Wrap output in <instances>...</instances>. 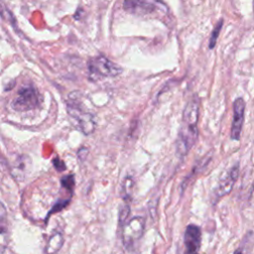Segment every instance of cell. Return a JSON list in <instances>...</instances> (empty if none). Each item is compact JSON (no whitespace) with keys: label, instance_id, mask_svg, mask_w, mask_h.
<instances>
[{"label":"cell","instance_id":"1","mask_svg":"<svg viewBox=\"0 0 254 254\" xmlns=\"http://www.w3.org/2000/svg\"><path fill=\"white\" fill-rule=\"evenodd\" d=\"M198 113L199 98L197 95H193L189 99L184 108L182 124L176 140V152L180 157H185L197 140Z\"/></svg>","mask_w":254,"mask_h":254},{"label":"cell","instance_id":"2","mask_svg":"<svg viewBox=\"0 0 254 254\" xmlns=\"http://www.w3.org/2000/svg\"><path fill=\"white\" fill-rule=\"evenodd\" d=\"M66 111L71 123L84 135L93 133L97 125L95 114L86 110L81 101L70 95L66 101Z\"/></svg>","mask_w":254,"mask_h":254},{"label":"cell","instance_id":"3","mask_svg":"<svg viewBox=\"0 0 254 254\" xmlns=\"http://www.w3.org/2000/svg\"><path fill=\"white\" fill-rule=\"evenodd\" d=\"M88 76L92 81H97L105 77H114L122 72L121 66L111 62L104 56H97L89 60Z\"/></svg>","mask_w":254,"mask_h":254},{"label":"cell","instance_id":"4","mask_svg":"<svg viewBox=\"0 0 254 254\" xmlns=\"http://www.w3.org/2000/svg\"><path fill=\"white\" fill-rule=\"evenodd\" d=\"M41 101L42 98L38 89L34 85L29 84L22 86L18 90L16 96L11 102V107L15 111H29L40 107Z\"/></svg>","mask_w":254,"mask_h":254},{"label":"cell","instance_id":"5","mask_svg":"<svg viewBox=\"0 0 254 254\" xmlns=\"http://www.w3.org/2000/svg\"><path fill=\"white\" fill-rule=\"evenodd\" d=\"M123 8L128 13L136 16L167 11V7L162 0H124Z\"/></svg>","mask_w":254,"mask_h":254},{"label":"cell","instance_id":"6","mask_svg":"<svg viewBox=\"0 0 254 254\" xmlns=\"http://www.w3.org/2000/svg\"><path fill=\"white\" fill-rule=\"evenodd\" d=\"M145 229V219L142 216L131 218L122 230V241L126 249H131L141 239Z\"/></svg>","mask_w":254,"mask_h":254},{"label":"cell","instance_id":"7","mask_svg":"<svg viewBox=\"0 0 254 254\" xmlns=\"http://www.w3.org/2000/svg\"><path fill=\"white\" fill-rule=\"evenodd\" d=\"M239 175V166L238 164L229 169L225 175H223L216 188L214 189V195L216 198L223 197L231 192Z\"/></svg>","mask_w":254,"mask_h":254},{"label":"cell","instance_id":"8","mask_svg":"<svg viewBox=\"0 0 254 254\" xmlns=\"http://www.w3.org/2000/svg\"><path fill=\"white\" fill-rule=\"evenodd\" d=\"M244 112H245V101L242 97H238L233 102V117L230 130V138L234 141L240 139L241 130L244 121Z\"/></svg>","mask_w":254,"mask_h":254},{"label":"cell","instance_id":"9","mask_svg":"<svg viewBox=\"0 0 254 254\" xmlns=\"http://www.w3.org/2000/svg\"><path fill=\"white\" fill-rule=\"evenodd\" d=\"M201 243V231L195 224H189L185 230L184 244L186 250L184 254H198Z\"/></svg>","mask_w":254,"mask_h":254},{"label":"cell","instance_id":"10","mask_svg":"<svg viewBox=\"0 0 254 254\" xmlns=\"http://www.w3.org/2000/svg\"><path fill=\"white\" fill-rule=\"evenodd\" d=\"M64 243V237L63 234L59 231L54 232L48 242H47V246H46V254H57L60 249L62 248Z\"/></svg>","mask_w":254,"mask_h":254},{"label":"cell","instance_id":"11","mask_svg":"<svg viewBox=\"0 0 254 254\" xmlns=\"http://www.w3.org/2000/svg\"><path fill=\"white\" fill-rule=\"evenodd\" d=\"M253 245V232L249 231L246 233L241 241V244L235 249L233 254H250Z\"/></svg>","mask_w":254,"mask_h":254},{"label":"cell","instance_id":"12","mask_svg":"<svg viewBox=\"0 0 254 254\" xmlns=\"http://www.w3.org/2000/svg\"><path fill=\"white\" fill-rule=\"evenodd\" d=\"M133 180L131 177H127L122 185V193H123V197L125 202H128V200H130L131 198V194H132V190H133Z\"/></svg>","mask_w":254,"mask_h":254},{"label":"cell","instance_id":"13","mask_svg":"<svg viewBox=\"0 0 254 254\" xmlns=\"http://www.w3.org/2000/svg\"><path fill=\"white\" fill-rule=\"evenodd\" d=\"M222 25H223V20L220 19L217 24L215 25L214 29L212 30L211 34H210V38H209V42H208V47L209 49H213L215 44H216V41H217V38H218V35L221 31V28H222Z\"/></svg>","mask_w":254,"mask_h":254},{"label":"cell","instance_id":"14","mask_svg":"<svg viewBox=\"0 0 254 254\" xmlns=\"http://www.w3.org/2000/svg\"><path fill=\"white\" fill-rule=\"evenodd\" d=\"M16 164L14 165L13 167V176L15 178H17L18 176H20L19 174L21 173L22 175L25 173V170H26V163H25V158L24 157H19L17 158V161L15 162Z\"/></svg>","mask_w":254,"mask_h":254},{"label":"cell","instance_id":"15","mask_svg":"<svg viewBox=\"0 0 254 254\" xmlns=\"http://www.w3.org/2000/svg\"><path fill=\"white\" fill-rule=\"evenodd\" d=\"M62 186L67 190L68 191L72 192L73 187H74V177L73 175H67L62 178Z\"/></svg>","mask_w":254,"mask_h":254},{"label":"cell","instance_id":"16","mask_svg":"<svg viewBox=\"0 0 254 254\" xmlns=\"http://www.w3.org/2000/svg\"><path fill=\"white\" fill-rule=\"evenodd\" d=\"M130 213V206L128 202H125V204L120 208L119 211V221L122 223L125 221V219L127 218V216Z\"/></svg>","mask_w":254,"mask_h":254},{"label":"cell","instance_id":"17","mask_svg":"<svg viewBox=\"0 0 254 254\" xmlns=\"http://www.w3.org/2000/svg\"><path fill=\"white\" fill-rule=\"evenodd\" d=\"M68 201L69 200H61V201H58L55 205H54V207H53V209L51 210V212L50 213H52V212H57V211H59V210H61V209H63L67 203H68Z\"/></svg>","mask_w":254,"mask_h":254},{"label":"cell","instance_id":"18","mask_svg":"<svg viewBox=\"0 0 254 254\" xmlns=\"http://www.w3.org/2000/svg\"><path fill=\"white\" fill-rule=\"evenodd\" d=\"M54 166H55V168L59 171V172H62V171H64V169H65V167H64V163L63 162V161H61L59 158H56V159H54Z\"/></svg>","mask_w":254,"mask_h":254},{"label":"cell","instance_id":"19","mask_svg":"<svg viewBox=\"0 0 254 254\" xmlns=\"http://www.w3.org/2000/svg\"><path fill=\"white\" fill-rule=\"evenodd\" d=\"M252 197L254 198V189H253V192H252Z\"/></svg>","mask_w":254,"mask_h":254}]
</instances>
